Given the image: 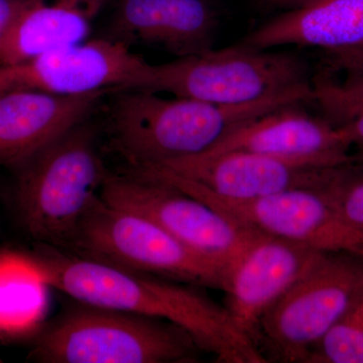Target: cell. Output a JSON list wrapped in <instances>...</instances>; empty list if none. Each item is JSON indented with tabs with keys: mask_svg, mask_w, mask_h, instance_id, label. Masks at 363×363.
Wrapping results in <instances>:
<instances>
[{
	"mask_svg": "<svg viewBox=\"0 0 363 363\" xmlns=\"http://www.w3.org/2000/svg\"><path fill=\"white\" fill-rule=\"evenodd\" d=\"M25 257L45 286L76 302L172 322L185 329L217 362H267L235 328L223 305L187 284L58 252Z\"/></svg>",
	"mask_w": 363,
	"mask_h": 363,
	"instance_id": "6da1fadb",
	"label": "cell"
},
{
	"mask_svg": "<svg viewBox=\"0 0 363 363\" xmlns=\"http://www.w3.org/2000/svg\"><path fill=\"white\" fill-rule=\"evenodd\" d=\"M306 101H314L310 82L240 105L164 98L145 89L117 90L109 107V135L130 168L156 166L204 154L241 123Z\"/></svg>",
	"mask_w": 363,
	"mask_h": 363,
	"instance_id": "7a4b0ae2",
	"label": "cell"
},
{
	"mask_svg": "<svg viewBox=\"0 0 363 363\" xmlns=\"http://www.w3.org/2000/svg\"><path fill=\"white\" fill-rule=\"evenodd\" d=\"M14 169V206L26 233L50 247L68 248L108 173L92 126L79 124Z\"/></svg>",
	"mask_w": 363,
	"mask_h": 363,
	"instance_id": "3957f363",
	"label": "cell"
},
{
	"mask_svg": "<svg viewBox=\"0 0 363 363\" xmlns=\"http://www.w3.org/2000/svg\"><path fill=\"white\" fill-rule=\"evenodd\" d=\"M201 352L172 322L78 302L40 331L32 357L45 363H188Z\"/></svg>",
	"mask_w": 363,
	"mask_h": 363,
	"instance_id": "277c9868",
	"label": "cell"
},
{
	"mask_svg": "<svg viewBox=\"0 0 363 363\" xmlns=\"http://www.w3.org/2000/svg\"><path fill=\"white\" fill-rule=\"evenodd\" d=\"M363 296V257L322 252L260 320L267 362L307 363L316 344Z\"/></svg>",
	"mask_w": 363,
	"mask_h": 363,
	"instance_id": "5b68a950",
	"label": "cell"
},
{
	"mask_svg": "<svg viewBox=\"0 0 363 363\" xmlns=\"http://www.w3.org/2000/svg\"><path fill=\"white\" fill-rule=\"evenodd\" d=\"M68 248L79 257L128 271L221 291L230 269L193 252L147 217L100 197L79 223Z\"/></svg>",
	"mask_w": 363,
	"mask_h": 363,
	"instance_id": "8992f818",
	"label": "cell"
},
{
	"mask_svg": "<svg viewBox=\"0 0 363 363\" xmlns=\"http://www.w3.org/2000/svg\"><path fill=\"white\" fill-rule=\"evenodd\" d=\"M309 83L308 67L290 52L240 44L152 65L145 90L210 104H252Z\"/></svg>",
	"mask_w": 363,
	"mask_h": 363,
	"instance_id": "52a82bcc",
	"label": "cell"
},
{
	"mask_svg": "<svg viewBox=\"0 0 363 363\" xmlns=\"http://www.w3.org/2000/svg\"><path fill=\"white\" fill-rule=\"evenodd\" d=\"M133 171L171 184L253 233L293 241L320 252L358 253L362 250L363 233L341 220L327 196L326 189L332 181L320 189H294L235 200L220 197L195 182L162 169L143 167Z\"/></svg>",
	"mask_w": 363,
	"mask_h": 363,
	"instance_id": "ba28073f",
	"label": "cell"
},
{
	"mask_svg": "<svg viewBox=\"0 0 363 363\" xmlns=\"http://www.w3.org/2000/svg\"><path fill=\"white\" fill-rule=\"evenodd\" d=\"M100 198L147 217L193 252L230 266L259 238L167 182L128 169L107 173Z\"/></svg>",
	"mask_w": 363,
	"mask_h": 363,
	"instance_id": "9c48e42d",
	"label": "cell"
},
{
	"mask_svg": "<svg viewBox=\"0 0 363 363\" xmlns=\"http://www.w3.org/2000/svg\"><path fill=\"white\" fill-rule=\"evenodd\" d=\"M152 64L128 45L101 38L54 50L13 65H0V93L35 90L77 95L145 89Z\"/></svg>",
	"mask_w": 363,
	"mask_h": 363,
	"instance_id": "30bf717a",
	"label": "cell"
},
{
	"mask_svg": "<svg viewBox=\"0 0 363 363\" xmlns=\"http://www.w3.org/2000/svg\"><path fill=\"white\" fill-rule=\"evenodd\" d=\"M147 167L195 182L220 197L245 200L294 189L323 188L344 166L325 168L312 162L233 150Z\"/></svg>",
	"mask_w": 363,
	"mask_h": 363,
	"instance_id": "8fae6325",
	"label": "cell"
},
{
	"mask_svg": "<svg viewBox=\"0 0 363 363\" xmlns=\"http://www.w3.org/2000/svg\"><path fill=\"white\" fill-rule=\"evenodd\" d=\"M292 104L241 123L204 154L245 150L279 159L337 168L354 162L343 126Z\"/></svg>",
	"mask_w": 363,
	"mask_h": 363,
	"instance_id": "7c38bea8",
	"label": "cell"
},
{
	"mask_svg": "<svg viewBox=\"0 0 363 363\" xmlns=\"http://www.w3.org/2000/svg\"><path fill=\"white\" fill-rule=\"evenodd\" d=\"M321 252L271 236L253 241L231 264L223 289V306L235 328L255 345L262 318Z\"/></svg>",
	"mask_w": 363,
	"mask_h": 363,
	"instance_id": "4fadbf2b",
	"label": "cell"
},
{
	"mask_svg": "<svg viewBox=\"0 0 363 363\" xmlns=\"http://www.w3.org/2000/svg\"><path fill=\"white\" fill-rule=\"evenodd\" d=\"M217 23L208 0H118L105 38L185 58L213 49Z\"/></svg>",
	"mask_w": 363,
	"mask_h": 363,
	"instance_id": "5bb4252c",
	"label": "cell"
},
{
	"mask_svg": "<svg viewBox=\"0 0 363 363\" xmlns=\"http://www.w3.org/2000/svg\"><path fill=\"white\" fill-rule=\"evenodd\" d=\"M107 92L61 95L11 90L0 93V167L16 168L87 121Z\"/></svg>",
	"mask_w": 363,
	"mask_h": 363,
	"instance_id": "9a60e30c",
	"label": "cell"
},
{
	"mask_svg": "<svg viewBox=\"0 0 363 363\" xmlns=\"http://www.w3.org/2000/svg\"><path fill=\"white\" fill-rule=\"evenodd\" d=\"M238 44L259 50L298 45L325 52L357 47L363 44V0H313L281 11Z\"/></svg>",
	"mask_w": 363,
	"mask_h": 363,
	"instance_id": "2e32d148",
	"label": "cell"
},
{
	"mask_svg": "<svg viewBox=\"0 0 363 363\" xmlns=\"http://www.w3.org/2000/svg\"><path fill=\"white\" fill-rule=\"evenodd\" d=\"M108 0H28L0 42V65L85 42Z\"/></svg>",
	"mask_w": 363,
	"mask_h": 363,
	"instance_id": "e0dca14e",
	"label": "cell"
},
{
	"mask_svg": "<svg viewBox=\"0 0 363 363\" xmlns=\"http://www.w3.org/2000/svg\"><path fill=\"white\" fill-rule=\"evenodd\" d=\"M44 284L25 257L2 255L0 266V329L18 330L30 326L44 307Z\"/></svg>",
	"mask_w": 363,
	"mask_h": 363,
	"instance_id": "ac0fdd59",
	"label": "cell"
},
{
	"mask_svg": "<svg viewBox=\"0 0 363 363\" xmlns=\"http://www.w3.org/2000/svg\"><path fill=\"white\" fill-rule=\"evenodd\" d=\"M307 363H363V296L316 344Z\"/></svg>",
	"mask_w": 363,
	"mask_h": 363,
	"instance_id": "d6986e66",
	"label": "cell"
},
{
	"mask_svg": "<svg viewBox=\"0 0 363 363\" xmlns=\"http://www.w3.org/2000/svg\"><path fill=\"white\" fill-rule=\"evenodd\" d=\"M312 86L314 101L331 123L341 125L363 108V74L346 75L338 82L321 75Z\"/></svg>",
	"mask_w": 363,
	"mask_h": 363,
	"instance_id": "ffe728a7",
	"label": "cell"
},
{
	"mask_svg": "<svg viewBox=\"0 0 363 363\" xmlns=\"http://www.w3.org/2000/svg\"><path fill=\"white\" fill-rule=\"evenodd\" d=\"M332 206L344 223L363 233V166L342 167L326 189Z\"/></svg>",
	"mask_w": 363,
	"mask_h": 363,
	"instance_id": "44dd1931",
	"label": "cell"
},
{
	"mask_svg": "<svg viewBox=\"0 0 363 363\" xmlns=\"http://www.w3.org/2000/svg\"><path fill=\"white\" fill-rule=\"evenodd\" d=\"M329 70L341 71L345 75L363 74V44L342 51L326 52Z\"/></svg>",
	"mask_w": 363,
	"mask_h": 363,
	"instance_id": "7402d4cb",
	"label": "cell"
},
{
	"mask_svg": "<svg viewBox=\"0 0 363 363\" xmlns=\"http://www.w3.org/2000/svg\"><path fill=\"white\" fill-rule=\"evenodd\" d=\"M28 0H0V42Z\"/></svg>",
	"mask_w": 363,
	"mask_h": 363,
	"instance_id": "603a6c76",
	"label": "cell"
},
{
	"mask_svg": "<svg viewBox=\"0 0 363 363\" xmlns=\"http://www.w3.org/2000/svg\"><path fill=\"white\" fill-rule=\"evenodd\" d=\"M350 135L352 147L355 150L363 149V108L357 112L346 123L341 124Z\"/></svg>",
	"mask_w": 363,
	"mask_h": 363,
	"instance_id": "cb8c5ba5",
	"label": "cell"
},
{
	"mask_svg": "<svg viewBox=\"0 0 363 363\" xmlns=\"http://www.w3.org/2000/svg\"><path fill=\"white\" fill-rule=\"evenodd\" d=\"M310 1L313 0H259V4L264 9H279L283 11L304 6Z\"/></svg>",
	"mask_w": 363,
	"mask_h": 363,
	"instance_id": "d4e9b609",
	"label": "cell"
},
{
	"mask_svg": "<svg viewBox=\"0 0 363 363\" xmlns=\"http://www.w3.org/2000/svg\"><path fill=\"white\" fill-rule=\"evenodd\" d=\"M353 156H354L355 162H358V164H362L363 166V149L357 150V152L353 154Z\"/></svg>",
	"mask_w": 363,
	"mask_h": 363,
	"instance_id": "484cf974",
	"label": "cell"
},
{
	"mask_svg": "<svg viewBox=\"0 0 363 363\" xmlns=\"http://www.w3.org/2000/svg\"><path fill=\"white\" fill-rule=\"evenodd\" d=\"M358 255H362V257H363V247H362V250H360L359 252H358Z\"/></svg>",
	"mask_w": 363,
	"mask_h": 363,
	"instance_id": "4316f807",
	"label": "cell"
},
{
	"mask_svg": "<svg viewBox=\"0 0 363 363\" xmlns=\"http://www.w3.org/2000/svg\"><path fill=\"white\" fill-rule=\"evenodd\" d=\"M1 262H2V255H0V266H1Z\"/></svg>",
	"mask_w": 363,
	"mask_h": 363,
	"instance_id": "83f0119b",
	"label": "cell"
},
{
	"mask_svg": "<svg viewBox=\"0 0 363 363\" xmlns=\"http://www.w3.org/2000/svg\"><path fill=\"white\" fill-rule=\"evenodd\" d=\"M0 362H2L1 357H0Z\"/></svg>",
	"mask_w": 363,
	"mask_h": 363,
	"instance_id": "f1b7e54d",
	"label": "cell"
}]
</instances>
